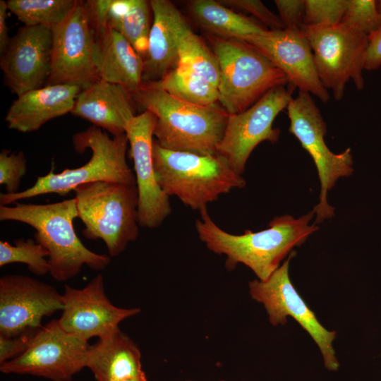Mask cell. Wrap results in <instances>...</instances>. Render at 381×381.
Listing matches in <instances>:
<instances>
[{"label": "cell", "instance_id": "1", "mask_svg": "<svg viewBox=\"0 0 381 381\" xmlns=\"http://www.w3.org/2000/svg\"><path fill=\"white\" fill-rule=\"evenodd\" d=\"M195 221L198 236L211 251L226 257L225 267L234 270L238 263L249 267L260 281L267 280L277 270L282 260L303 244L319 228L310 225L313 210L296 219L285 214L272 219L266 229L243 234H229L210 218L207 209L200 212Z\"/></svg>", "mask_w": 381, "mask_h": 381}, {"label": "cell", "instance_id": "2", "mask_svg": "<svg viewBox=\"0 0 381 381\" xmlns=\"http://www.w3.org/2000/svg\"><path fill=\"white\" fill-rule=\"evenodd\" d=\"M132 94L138 108L155 115L154 136L161 147L200 155L217 154L229 116L219 103L193 104L145 83Z\"/></svg>", "mask_w": 381, "mask_h": 381}, {"label": "cell", "instance_id": "3", "mask_svg": "<svg viewBox=\"0 0 381 381\" xmlns=\"http://www.w3.org/2000/svg\"><path fill=\"white\" fill-rule=\"evenodd\" d=\"M78 218L75 199L51 204L16 203L13 207L0 206L1 221H15L35 229L36 243L49 253L51 276L58 282H65L80 272L83 265L94 270L106 268L111 259L85 247L73 227Z\"/></svg>", "mask_w": 381, "mask_h": 381}, {"label": "cell", "instance_id": "4", "mask_svg": "<svg viewBox=\"0 0 381 381\" xmlns=\"http://www.w3.org/2000/svg\"><path fill=\"white\" fill-rule=\"evenodd\" d=\"M76 152H92L90 159L76 169H66L56 174L53 168L46 175L38 176L30 188L14 194L0 195L1 205L48 193L65 195L83 184L95 181H112L136 185L135 174L126 161L128 143L126 134L113 136L96 126L76 133L72 138Z\"/></svg>", "mask_w": 381, "mask_h": 381}, {"label": "cell", "instance_id": "5", "mask_svg": "<svg viewBox=\"0 0 381 381\" xmlns=\"http://www.w3.org/2000/svg\"><path fill=\"white\" fill-rule=\"evenodd\" d=\"M152 157L156 179L162 190L195 210H205L219 195L246 186L241 175L217 154L173 151L154 141Z\"/></svg>", "mask_w": 381, "mask_h": 381}, {"label": "cell", "instance_id": "6", "mask_svg": "<svg viewBox=\"0 0 381 381\" xmlns=\"http://www.w3.org/2000/svg\"><path fill=\"white\" fill-rule=\"evenodd\" d=\"M219 66L218 103L229 115L241 113L274 87L289 85L286 75L243 40L207 36Z\"/></svg>", "mask_w": 381, "mask_h": 381}, {"label": "cell", "instance_id": "7", "mask_svg": "<svg viewBox=\"0 0 381 381\" xmlns=\"http://www.w3.org/2000/svg\"><path fill=\"white\" fill-rule=\"evenodd\" d=\"M83 236L102 239L110 256L119 255L139 234L136 185L112 181L85 183L74 189Z\"/></svg>", "mask_w": 381, "mask_h": 381}, {"label": "cell", "instance_id": "8", "mask_svg": "<svg viewBox=\"0 0 381 381\" xmlns=\"http://www.w3.org/2000/svg\"><path fill=\"white\" fill-rule=\"evenodd\" d=\"M301 30L311 47L316 71L323 86L341 100L351 79L356 87H364V68L368 36L339 23L335 25H304Z\"/></svg>", "mask_w": 381, "mask_h": 381}, {"label": "cell", "instance_id": "9", "mask_svg": "<svg viewBox=\"0 0 381 381\" xmlns=\"http://www.w3.org/2000/svg\"><path fill=\"white\" fill-rule=\"evenodd\" d=\"M290 119L289 131L300 142L313 158L320 181V201L313 211L315 224L334 215V209L327 202V193L341 177L349 176L353 171L350 148L334 154L327 147L324 137L327 125L310 93L299 91L287 106Z\"/></svg>", "mask_w": 381, "mask_h": 381}, {"label": "cell", "instance_id": "10", "mask_svg": "<svg viewBox=\"0 0 381 381\" xmlns=\"http://www.w3.org/2000/svg\"><path fill=\"white\" fill-rule=\"evenodd\" d=\"M89 346L87 341L67 332L54 319L38 330L23 353L1 364L0 371L71 381L86 368Z\"/></svg>", "mask_w": 381, "mask_h": 381}, {"label": "cell", "instance_id": "11", "mask_svg": "<svg viewBox=\"0 0 381 381\" xmlns=\"http://www.w3.org/2000/svg\"><path fill=\"white\" fill-rule=\"evenodd\" d=\"M295 254V251L291 252L267 280L250 281L249 293L253 299L264 306L272 325H284L287 317L293 318L318 346L326 368L337 371L339 363L333 347L336 332L327 330L320 323L291 282L289 262Z\"/></svg>", "mask_w": 381, "mask_h": 381}, {"label": "cell", "instance_id": "12", "mask_svg": "<svg viewBox=\"0 0 381 381\" xmlns=\"http://www.w3.org/2000/svg\"><path fill=\"white\" fill-rule=\"evenodd\" d=\"M51 71L44 85L82 90L100 80L93 59L94 31L86 1L77 0L68 18L53 28Z\"/></svg>", "mask_w": 381, "mask_h": 381}, {"label": "cell", "instance_id": "13", "mask_svg": "<svg viewBox=\"0 0 381 381\" xmlns=\"http://www.w3.org/2000/svg\"><path fill=\"white\" fill-rule=\"evenodd\" d=\"M294 87L289 85L272 88L246 110L229 116L217 154L224 157L231 169L241 175L250 155L263 141L275 143L279 129L273 122L292 99Z\"/></svg>", "mask_w": 381, "mask_h": 381}, {"label": "cell", "instance_id": "14", "mask_svg": "<svg viewBox=\"0 0 381 381\" xmlns=\"http://www.w3.org/2000/svg\"><path fill=\"white\" fill-rule=\"evenodd\" d=\"M64 308L63 296L52 285L23 274L0 278V334L13 337L40 329L41 321Z\"/></svg>", "mask_w": 381, "mask_h": 381}, {"label": "cell", "instance_id": "15", "mask_svg": "<svg viewBox=\"0 0 381 381\" xmlns=\"http://www.w3.org/2000/svg\"><path fill=\"white\" fill-rule=\"evenodd\" d=\"M62 296L64 308L58 319L59 325L67 332L87 342L94 337L107 335L119 328L123 320L140 312L138 308L114 306L105 294L101 274L82 289L66 284Z\"/></svg>", "mask_w": 381, "mask_h": 381}, {"label": "cell", "instance_id": "16", "mask_svg": "<svg viewBox=\"0 0 381 381\" xmlns=\"http://www.w3.org/2000/svg\"><path fill=\"white\" fill-rule=\"evenodd\" d=\"M156 116L143 111L126 126V135L133 160L138 194L139 226L149 229L159 226L171 213L169 196L158 184L153 164L152 146Z\"/></svg>", "mask_w": 381, "mask_h": 381}, {"label": "cell", "instance_id": "17", "mask_svg": "<svg viewBox=\"0 0 381 381\" xmlns=\"http://www.w3.org/2000/svg\"><path fill=\"white\" fill-rule=\"evenodd\" d=\"M52 29L24 25L1 54L5 85L17 97L44 86L51 71Z\"/></svg>", "mask_w": 381, "mask_h": 381}, {"label": "cell", "instance_id": "18", "mask_svg": "<svg viewBox=\"0 0 381 381\" xmlns=\"http://www.w3.org/2000/svg\"><path fill=\"white\" fill-rule=\"evenodd\" d=\"M243 40L279 68L289 85L312 93L324 103L329 101V95L318 77L309 41L301 29L267 30Z\"/></svg>", "mask_w": 381, "mask_h": 381}, {"label": "cell", "instance_id": "19", "mask_svg": "<svg viewBox=\"0 0 381 381\" xmlns=\"http://www.w3.org/2000/svg\"><path fill=\"white\" fill-rule=\"evenodd\" d=\"M152 23L148 46L143 56V83L159 81L179 63V44L182 30L188 25L169 0H150Z\"/></svg>", "mask_w": 381, "mask_h": 381}, {"label": "cell", "instance_id": "20", "mask_svg": "<svg viewBox=\"0 0 381 381\" xmlns=\"http://www.w3.org/2000/svg\"><path fill=\"white\" fill-rule=\"evenodd\" d=\"M138 109L129 90L99 80L79 92L71 114L119 136L126 134V126Z\"/></svg>", "mask_w": 381, "mask_h": 381}, {"label": "cell", "instance_id": "21", "mask_svg": "<svg viewBox=\"0 0 381 381\" xmlns=\"http://www.w3.org/2000/svg\"><path fill=\"white\" fill-rule=\"evenodd\" d=\"M81 90L74 85H52L18 96L5 116L8 128L21 133L33 132L47 121L71 113Z\"/></svg>", "mask_w": 381, "mask_h": 381}, {"label": "cell", "instance_id": "22", "mask_svg": "<svg viewBox=\"0 0 381 381\" xmlns=\"http://www.w3.org/2000/svg\"><path fill=\"white\" fill-rule=\"evenodd\" d=\"M93 31V59L99 79L122 85L132 93L138 90L143 84V56L116 30L104 26Z\"/></svg>", "mask_w": 381, "mask_h": 381}, {"label": "cell", "instance_id": "23", "mask_svg": "<svg viewBox=\"0 0 381 381\" xmlns=\"http://www.w3.org/2000/svg\"><path fill=\"white\" fill-rule=\"evenodd\" d=\"M97 381H117L143 372L136 344L119 327L90 345L86 361Z\"/></svg>", "mask_w": 381, "mask_h": 381}, {"label": "cell", "instance_id": "24", "mask_svg": "<svg viewBox=\"0 0 381 381\" xmlns=\"http://www.w3.org/2000/svg\"><path fill=\"white\" fill-rule=\"evenodd\" d=\"M190 13L195 21L210 35L241 39L260 34L268 29L262 24L214 0H193L188 2Z\"/></svg>", "mask_w": 381, "mask_h": 381}, {"label": "cell", "instance_id": "25", "mask_svg": "<svg viewBox=\"0 0 381 381\" xmlns=\"http://www.w3.org/2000/svg\"><path fill=\"white\" fill-rule=\"evenodd\" d=\"M151 14L150 1L107 0L106 25L121 33L143 58L152 26Z\"/></svg>", "mask_w": 381, "mask_h": 381}, {"label": "cell", "instance_id": "26", "mask_svg": "<svg viewBox=\"0 0 381 381\" xmlns=\"http://www.w3.org/2000/svg\"><path fill=\"white\" fill-rule=\"evenodd\" d=\"M147 83L193 104L210 106L218 103V88L186 66L179 65L159 81Z\"/></svg>", "mask_w": 381, "mask_h": 381}, {"label": "cell", "instance_id": "27", "mask_svg": "<svg viewBox=\"0 0 381 381\" xmlns=\"http://www.w3.org/2000/svg\"><path fill=\"white\" fill-rule=\"evenodd\" d=\"M77 0H8V11L24 25H41L52 29L63 23Z\"/></svg>", "mask_w": 381, "mask_h": 381}, {"label": "cell", "instance_id": "28", "mask_svg": "<svg viewBox=\"0 0 381 381\" xmlns=\"http://www.w3.org/2000/svg\"><path fill=\"white\" fill-rule=\"evenodd\" d=\"M179 54V66L192 68L218 88L220 79L218 60L212 49L193 32L189 25L180 35Z\"/></svg>", "mask_w": 381, "mask_h": 381}, {"label": "cell", "instance_id": "29", "mask_svg": "<svg viewBox=\"0 0 381 381\" xmlns=\"http://www.w3.org/2000/svg\"><path fill=\"white\" fill-rule=\"evenodd\" d=\"M48 251L35 241L19 238L11 245L0 241V267L12 263H24L35 274L42 276L49 272V265L46 257Z\"/></svg>", "mask_w": 381, "mask_h": 381}, {"label": "cell", "instance_id": "30", "mask_svg": "<svg viewBox=\"0 0 381 381\" xmlns=\"http://www.w3.org/2000/svg\"><path fill=\"white\" fill-rule=\"evenodd\" d=\"M347 8L340 23L350 26L368 36L381 24V13L377 1L374 0H347Z\"/></svg>", "mask_w": 381, "mask_h": 381}, {"label": "cell", "instance_id": "31", "mask_svg": "<svg viewBox=\"0 0 381 381\" xmlns=\"http://www.w3.org/2000/svg\"><path fill=\"white\" fill-rule=\"evenodd\" d=\"M347 0H306L304 25L339 24L347 8Z\"/></svg>", "mask_w": 381, "mask_h": 381}, {"label": "cell", "instance_id": "32", "mask_svg": "<svg viewBox=\"0 0 381 381\" xmlns=\"http://www.w3.org/2000/svg\"><path fill=\"white\" fill-rule=\"evenodd\" d=\"M27 171V160L23 152L4 149L0 153V183L8 194L18 193L20 181Z\"/></svg>", "mask_w": 381, "mask_h": 381}, {"label": "cell", "instance_id": "33", "mask_svg": "<svg viewBox=\"0 0 381 381\" xmlns=\"http://www.w3.org/2000/svg\"><path fill=\"white\" fill-rule=\"evenodd\" d=\"M222 5L241 10L251 13L259 20L266 28L270 30H284L282 22L279 16L270 11L261 1L259 0H220Z\"/></svg>", "mask_w": 381, "mask_h": 381}, {"label": "cell", "instance_id": "34", "mask_svg": "<svg viewBox=\"0 0 381 381\" xmlns=\"http://www.w3.org/2000/svg\"><path fill=\"white\" fill-rule=\"evenodd\" d=\"M274 4L284 30L301 29L306 0H275Z\"/></svg>", "mask_w": 381, "mask_h": 381}, {"label": "cell", "instance_id": "35", "mask_svg": "<svg viewBox=\"0 0 381 381\" xmlns=\"http://www.w3.org/2000/svg\"><path fill=\"white\" fill-rule=\"evenodd\" d=\"M38 330H28L13 337L0 334V365L23 353Z\"/></svg>", "mask_w": 381, "mask_h": 381}, {"label": "cell", "instance_id": "36", "mask_svg": "<svg viewBox=\"0 0 381 381\" xmlns=\"http://www.w3.org/2000/svg\"><path fill=\"white\" fill-rule=\"evenodd\" d=\"M381 66V24L368 35L364 68L375 71Z\"/></svg>", "mask_w": 381, "mask_h": 381}, {"label": "cell", "instance_id": "37", "mask_svg": "<svg viewBox=\"0 0 381 381\" xmlns=\"http://www.w3.org/2000/svg\"><path fill=\"white\" fill-rule=\"evenodd\" d=\"M7 11H8L6 1H0V54H1L9 44L11 38L8 35V28L6 24Z\"/></svg>", "mask_w": 381, "mask_h": 381}, {"label": "cell", "instance_id": "38", "mask_svg": "<svg viewBox=\"0 0 381 381\" xmlns=\"http://www.w3.org/2000/svg\"><path fill=\"white\" fill-rule=\"evenodd\" d=\"M117 381H147V380L145 373L144 371H143L141 373L137 375L126 377Z\"/></svg>", "mask_w": 381, "mask_h": 381}, {"label": "cell", "instance_id": "39", "mask_svg": "<svg viewBox=\"0 0 381 381\" xmlns=\"http://www.w3.org/2000/svg\"><path fill=\"white\" fill-rule=\"evenodd\" d=\"M377 5L379 6V11L381 13V1H377Z\"/></svg>", "mask_w": 381, "mask_h": 381}, {"label": "cell", "instance_id": "40", "mask_svg": "<svg viewBox=\"0 0 381 381\" xmlns=\"http://www.w3.org/2000/svg\"><path fill=\"white\" fill-rule=\"evenodd\" d=\"M219 381H225V380H219Z\"/></svg>", "mask_w": 381, "mask_h": 381}, {"label": "cell", "instance_id": "41", "mask_svg": "<svg viewBox=\"0 0 381 381\" xmlns=\"http://www.w3.org/2000/svg\"><path fill=\"white\" fill-rule=\"evenodd\" d=\"M186 381H191V380H186Z\"/></svg>", "mask_w": 381, "mask_h": 381}]
</instances>
